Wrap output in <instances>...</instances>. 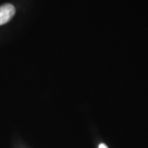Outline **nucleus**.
<instances>
[{
	"instance_id": "obj_1",
	"label": "nucleus",
	"mask_w": 148,
	"mask_h": 148,
	"mask_svg": "<svg viewBox=\"0 0 148 148\" xmlns=\"http://www.w3.org/2000/svg\"><path fill=\"white\" fill-rule=\"evenodd\" d=\"M15 8L10 3H5L0 7V25L6 23L13 17Z\"/></svg>"
},
{
	"instance_id": "obj_2",
	"label": "nucleus",
	"mask_w": 148,
	"mask_h": 148,
	"mask_svg": "<svg viewBox=\"0 0 148 148\" xmlns=\"http://www.w3.org/2000/svg\"><path fill=\"white\" fill-rule=\"evenodd\" d=\"M99 148H108V147H107V146L105 145V144L101 143V144H100V145H99Z\"/></svg>"
}]
</instances>
